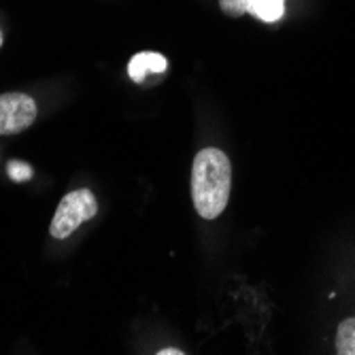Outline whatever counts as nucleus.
Wrapping results in <instances>:
<instances>
[{
	"label": "nucleus",
	"instance_id": "nucleus-1",
	"mask_svg": "<svg viewBox=\"0 0 355 355\" xmlns=\"http://www.w3.org/2000/svg\"><path fill=\"white\" fill-rule=\"evenodd\" d=\"M232 164L221 149L207 147L198 151L191 166V200L205 219L219 217L230 200Z\"/></svg>",
	"mask_w": 355,
	"mask_h": 355
},
{
	"label": "nucleus",
	"instance_id": "nucleus-2",
	"mask_svg": "<svg viewBox=\"0 0 355 355\" xmlns=\"http://www.w3.org/2000/svg\"><path fill=\"white\" fill-rule=\"evenodd\" d=\"M96 213H98V202L94 193L89 189H75L62 198L51 219L49 234L53 239H69L83 221H89Z\"/></svg>",
	"mask_w": 355,
	"mask_h": 355
},
{
	"label": "nucleus",
	"instance_id": "nucleus-3",
	"mask_svg": "<svg viewBox=\"0 0 355 355\" xmlns=\"http://www.w3.org/2000/svg\"><path fill=\"white\" fill-rule=\"evenodd\" d=\"M37 119V103L21 92L0 94V135H17Z\"/></svg>",
	"mask_w": 355,
	"mask_h": 355
},
{
	"label": "nucleus",
	"instance_id": "nucleus-4",
	"mask_svg": "<svg viewBox=\"0 0 355 355\" xmlns=\"http://www.w3.org/2000/svg\"><path fill=\"white\" fill-rule=\"evenodd\" d=\"M168 69V60L155 51H141L128 62V75L132 81L143 83L147 75H162Z\"/></svg>",
	"mask_w": 355,
	"mask_h": 355
},
{
	"label": "nucleus",
	"instance_id": "nucleus-5",
	"mask_svg": "<svg viewBox=\"0 0 355 355\" xmlns=\"http://www.w3.org/2000/svg\"><path fill=\"white\" fill-rule=\"evenodd\" d=\"M247 13L266 24H275L285 15V0H251Z\"/></svg>",
	"mask_w": 355,
	"mask_h": 355
},
{
	"label": "nucleus",
	"instance_id": "nucleus-6",
	"mask_svg": "<svg viewBox=\"0 0 355 355\" xmlns=\"http://www.w3.org/2000/svg\"><path fill=\"white\" fill-rule=\"evenodd\" d=\"M336 351L340 355H355V317H349L338 324Z\"/></svg>",
	"mask_w": 355,
	"mask_h": 355
},
{
	"label": "nucleus",
	"instance_id": "nucleus-7",
	"mask_svg": "<svg viewBox=\"0 0 355 355\" xmlns=\"http://www.w3.org/2000/svg\"><path fill=\"white\" fill-rule=\"evenodd\" d=\"M251 0H219V7L225 15L230 17H241L243 13H247Z\"/></svg>",
	"mask_w": 355,
	"mask_h": 355
},
{
	"label": "nucleus",
	"instance_id": "nucleus-8",
	"mask_svg": "<svg viewBox=\"0 0 355 355\" xmlns=\"http://www.w3.org/2000/svg\"><path fill=\"white\" fill-rule=\"evenodd\" d=\"M9 177L13 181H28L32 177V168L24 162H11L9 164Z\"/></svg>",
	"mask_w": 355,
	"mask_h": 355
},
{
	"label": "nucleus",
	"instance_id": "nucleus-9",
	"mask_svg": "<svg viewBox=\"0 0 355 355\" xmlns=\"http://www.w3.org/2000/svg\"><path fill=\"white\" fill-rule=\"evenodd\" d=\"M159 355H183V351L179 349H162V351H157Z\"/></svg>",
	"mask_w": 355,
	"mask_h": 355
},
{
	"label": "nucleus",
	"instance_id": "nucleus-10",
	"mask_svg": "<svg viewBox=\"0 0 355 355\" xmlns=\"http://www.w3.org/2000/svg\"><path fill=\"white\" fill-rule=\"evenodd\" d=\"M0 45H3V32H0Z\"/></svg>",
	"mask_w": 355,
	"mask_h": 355
}]
</instances>
